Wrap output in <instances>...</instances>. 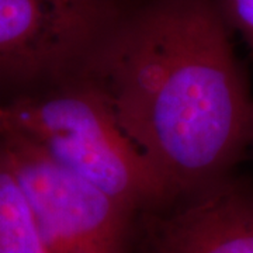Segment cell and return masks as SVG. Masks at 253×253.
Segmentation results:
<instances>
[{
    "instance_id": "1",
    "label": "cell",
    "mask_w": 253,
    "mask_h": 253,
    "mask_svg": "<svg viewBox=\"0 0 253 253\" xmlns=\"http://www.w3.org/2000/svg\"><path fill=\"white\" fill-rule=\"evenodd\" d=\"M215 0L126 10L91 79L174 203L231 174L251 145L253 99Z\"/></svg>"
},
{
    "instance_id": "2",
    "label": "cell",
    "mask_w": 253,
    "mask_h": 253,
    "mask_svg": "<svg viewBox=\"0 0 253 253\" xmlns=\"http://www.w3.org/2000/svg\"><path fill=\"white\" fill-rule=\"evenodd\" d=\"M0 129L27 138L134 214L172 206L163 179L118 126L93 79L0 103Z\"/></svg>"
},
{
    "instance_id": "3",
    "label": "cell",
    "mask_w": 253,
    "mask_h": 253,
    "mask_svg": "<svg viewBox=\"0 0 253 253\" xmlns=\"http://www.w3.org/2000/svg\"><path fill=\"white\" fill-rule=\"evenodd\" d=\"M126 10L120 0H0V93L14 100L91 79Z\"/></svg>"
},
{
    "instance_id": "4",
    "label": "cell",
    "mask_w": 253,
    "mask_h": 253,
    "mask_svg": "<svg viewBox=\"0 0 253 253\" xmlns=\"http://www.w3.org/2000/svg\"><path fill=\"white\" fill-rule=\"evenodd\" d=\"M0 152L48 253H126L132 211L16 132L0 129Z\"/></svg>"
},
{
    "instance_id": "5",
    "label": "cell",
    "mask_w": 253,
    "mask_h": 253,
    "mask_svg": "<svg viewBox=\"0 0 253 253\" xmlns=\"http://www.w3.org/2000/svg\"><path fill=\"white\" fill-rule=\"evenodd\" d=\"M146 224L149 253H253V189L229 174Z\"/></svg>"
},
{
    "instance_id": "6",
    "label": "cell",
    "mask_w": 253,
    "mask_h": 253,
    "mask_svg": "<svg viewBox=\"0 0 253 253\" xmlns=\"http://www.w3.org/2000/svg\"><path fill=\"white\" fill-rule=\"evenodd\" d=\"M0 253H48L24 194L0 152Z\"/></svg>"
},
{
    "instance_id": "7",
    "label": "cell",
    "mask_w": 253,
    "mask_h": 253,
    "mask_svg": "<svg viewBox=\"0 0 253 253\" xmlns=\"http://www.w3.org/2000/svg\"><path fill=\"white\" fill-rule=\"evenodd\" d=\"M231 31L244 38L253 51V0H215Z\"/></svg>"
},
{
    "instance_id": "8",
    "label": "cell",
    "mask_w": 253,
    "mask_h": 253,
    "mask_svg": "<svg viewBox=\"0 0 253 253\" xmlns=\"http://www.w3.org/2000/svg\"><path fill=\"white\" fill-rule=\"evenodd\" d=\"M251 145H253V135H252V142H251Z\"/></svg>"
}]
</instances>
